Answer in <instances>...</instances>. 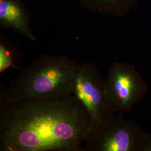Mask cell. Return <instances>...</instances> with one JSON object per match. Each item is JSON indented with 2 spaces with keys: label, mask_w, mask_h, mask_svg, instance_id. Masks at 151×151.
I'll use <instances>...</instances> for the list:
<instances>
[{
  "label": "cell",
  "mask_w": 151,
  "mask_h": 151,
  "mask_svg": "<svg viewBox=\"0 0 151 151\" xmlns=\"http://www.w3.org/2000/svg\"><path fill=\"white\" fill-rule=\"evenodd\" d=\"M91 125L90 114L73 94L0 108V151H82Z\"/></svg>",
  "instance_id": "1"
},
{
  "label": "cell",
  "mask_w": 151,
  "mask_h": 151,
  "mask_svg": "<svg viewBox=\"0 0 151 151\" xmlns=\"http://www.w3.org/2000/svg\"><path fill=\"white\" fill-rule=\"evenodd\" d=\"M78 63L67 56L44 54L1 90L0 108L14 103L48 101L73 94Z\"/></svg>",
  "instance_id": "2"
},
{
  "label": "cell",
  "mask_w": 151,
  "mask_h": 151,
  "mask_svg": "<svg viewBox=\"0 0 151 151\" xmlns=\"http://www.w3.org/2000/svg\"><path fill=\"white\" fill-rule=\"evenodd\" d=\"M73 94L84 105L90 114L91 125L90 132L113 116L110 106L106 81L92 62L78 64Z\"/></svg>",
  "instance_id": "3"
},
{
  "label": "cell",
  "mask_w": 151,
  "mask_h": 151,
  "mask_svg": "<svg viewBox=\"0 0 151 151\" xmlns=\"http://www.w3.org/2000/svg\"><path fill=\"white\" fill-rule=\"evenodd\" d=\"M106 86L114 112L128 111L147 92V86L133 65L115 62L108 73Z\"/></svg>",
  "instance_id": "4"
},
{
  "label": "cell",
  "mask_w": 151,
  "mask_h": 151,
  "mask_svg": "<svg viewBox=\"0 0 151 151\" xmlns=\"http://www.w3.org/2000/svg\"><path fill=\"white\" fill-rule=\"evenodd\" d=\"M121 114L89 132L82 151H133L139 142L137 128Z\"/></svg>",
  "instance_id": "5"
},
{
  "label": "cell",
  "mask_w": 151,
  "mask_h": 151,
  "mask_svg": "<svg viewBox=\"0 0 151 151\" xmlns=\"http://www.w3.org/2000/svg\"><path fill=\"white\" fill-rule=\"evenodd\" d=\"M30 20L31 14L21 0H0L1 29L12 30L35 42Z\"/></svg>",
  "instance_id": "6"
},
{
  "label": "cell",
  "mask_w": 151,
  "mask_h": 151,
  "mask_svg": "<svg viewBox=\"0 0 151 151\" xmlns=\"http://www.w3.org/2000/svg\"><path fill=\"white\" fill-rule=\"evenodd\" d=\"M83 7L95 13L122 17L138 4V0H77Z\"/></svg>",
  "instance_id": "7"
},
{
  "label": "cell",
  "mask_w": 151,
  "mask_h": 151,
  "mask_svg": "<svg viewBox=\"0 0 151 151\" xmlns=\"http://www.w3.org/2000/svg\"><path fill=\"white\" fill-rule=\"evenodd\" d=\"M13 60L11 52L4 44H0V73L12 66Z\"/></svg>",
  "instance_id": "8"
},
{
  "label": "cell",
  "mask_w": 151,
  "mask_h": 151,
  "mask_svg": "<svg viewBox=\"0 0 151 151\" xmlns=\"http://www.w3.org/2000/svg\"><path fill=\"white\" fill-rule=\"evenodd\" d=\"M147 142H146V144L144 145L143 149H144L145 151H151V137L149 139H148Z\"/></svg>",
  "instance_id": "9"
}]
</instances>
